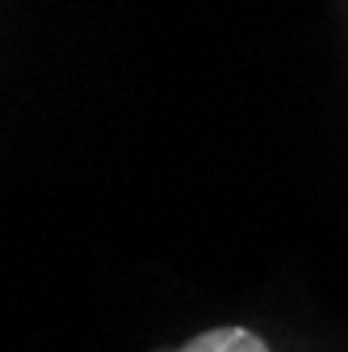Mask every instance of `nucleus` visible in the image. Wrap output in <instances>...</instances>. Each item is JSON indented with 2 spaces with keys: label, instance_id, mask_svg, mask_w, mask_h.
Returning <instances> with one entry per match:
<instances>
[{
  "label": "nucleus",
  "instance_id": "obj_1",
  "mask_svg": "<svg viewBox=\"0 0 348 352\" xmlns=\"http://www.w3.org/2000/svg\"><path fill=\"white\" fill-rule=\"evenodd\" d=\"M181 352H269V344L248 327H214V331L189 340Z\"/></svg>",
  "mask_w": 348,
  "mask_h": 352
}]
</instances>
